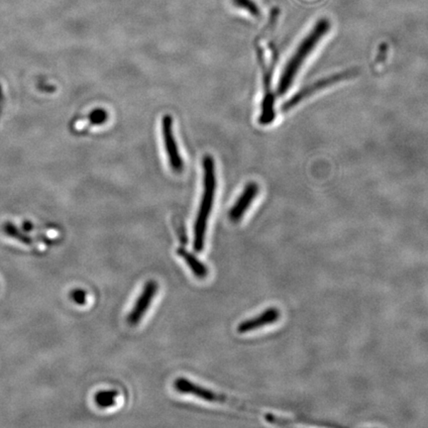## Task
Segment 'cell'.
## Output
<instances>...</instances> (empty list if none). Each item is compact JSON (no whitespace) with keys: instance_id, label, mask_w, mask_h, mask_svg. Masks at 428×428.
Here are the masks:
<instances>
[{"instance_id":"13","label":"cell","mask_w":428,"mask_h":428,"mask_svg":"<svg viewBox=\"0 0 428 428\" xmlns=\"http://www.w3.org/2000/svg\"><path fill=\"white\" fill-rule=\"evenodd\" d=\"M233 4L236 6L240 7V9L246 10L254 16H260V9H259L257 4L253 0H233Z\"/></svg>"},{"instance_id":"5","label":"cell","mask_w":428,"mask_h":428,"mask_svg":"<svg viewBox=\"0 0 428 428\" xmlns=\"http://www.w3.org/2000/svg\"><path fill=\"white\" fill-rule=\"evenodd\" d=\"M157 291H158V283L156 281H148L144 286L143 291L141 295L137 298L136 303L128 317H127V322L129 325L136 326L148 312L149 308L155 298Z\"/></svg>"},{"instance_id":"8","label":"cell","mask_w":428,"mask_h":428,"mask_svg":"<svg viewBox=\"0 0 428 428\" xmlns=\"http://www.w3.org/2000/svg\"><path fill=\"white\" fill-rule=\"evenodd\" d=\"M281 312L278 308H269L265 312L260 313L257 317L251 318V320L243 321L238 325L237 331L240 334L250 332V331L257 330L264 326L273 325L280 320Z\"/></svg>"},{"instance_id":"10","label":"cell","mask_w":428,"mask_h":428,"mask_svg":"<svg viewBox=\"0 0 428 428\" xmlns=\"http://www.w3.org/2000/svg\"><path fill=\"white\" fill-rule=\"evenodd\" d=\"M176 254L183 258L186 265L190 267L191 272L198 278H205L208 277V269L205 264L201 262L193 254L186 251L185 248L181 247L176 250Z\"/></svg>"},{"instance_id":"3","label":"cell","mask_w":428,"mask_h":428,"mask_svg":"<svg viewBox=\"0 0 428 428\" xmlns=\"http://www.w3.org/2000/svg\"><path fill=\"white\" fill-rule=\"evenodd\" d=\"M358 73H359V72H358L357 69H346V71L341 72V73L331 74L330 77L321 79L320 81L310 84V86H308L307 88L303 89L302 91L295 94L293 98L288 99L287 103L283 104V111H290V109L293 108V107L297 106L298 103L305 101V98L312 96L313 94L322 91V89L327 88V86H332V84L340 83V81H345V79L353 78V77L357 76Z\"/></svg>"},{"instance_id":"12","label":"cell","mask_w":428,"mask_h":428,"mask_svg":"<svg viewBox=\"0 0 428 428\" xmlns=\"http://www.w3.org/2000/svg\"><path fill=\"white\" fill-rule=\"evenodd\" d=\"M117 390H103L96 395V402L99 407H111L116 404Z\"/></svg>"},{"instance_id":"14","label":"cell","mask_w":428,"mask_h":428,"mask_svg":"<svg viewBox=\"0 0 428 428\" xmlns=\"http://www.w3.org/2000/svg\"><path fill=\"white\" fill-rule=\"evenodd\" d=\"M71 298L78 305H84L86 300V293L83 290H74L71 293Z\"/></svg>"},{"instance_id":"4","label":"cell","mask_w":428,"mask_h":428,"mask_svg":"<svg viewBox=\"0 0 428 428\" xmlns=\"http://www.w3.org/2000/svg\"><path fill=\"white\" fill-rule=\"evenodd\" d=\"M162 133H163L164 145L171 170L176 173H181L184 170V162L179 152L176 137L174 135L173 119L169 114L164 116L162 120Z\"/></svg>"},{"instance_id":"1","label":"cell","mask_w":428,"mask_h":428,"mask_svg":"<svg viewBox=\"0 0 428 428\" xmlns=\"http://www.w3.org/2000/svg\"><path fill=\"white\" fill-rule=\"evenodd\" d=\"M203 193L201 196L200 210L196 219L195 239H193V248L196 252H201L205 247L208 218L213 210L216 193L215 163L213 157L206 155L203 158Z\"/></svg>"},{"instance_id":"7","label":"cell","mask_w":428,"mask_h":428,"mask_svg":"<svg viewBox=\"0 0 428 428\" xmlns=\"http://www.w3.org/2000/svg\"><path fill=\"white\" fill-rule=\"evenodd\" d=\"M259 186L256 183L248 184L244 188L243 193L239 196L237 201L234 203L232 208L229 211V218L233 223H238L243 218L244 214L252 205L256 196H258Z\"/></svg>"},{"instance_id":"9","label":"cell","mask_w":428,"mask_h":428,"mask_svg":"<svg viewBox=\"0 0 428 428\" xmlns=\"http://www.w3.org/2000/svg\"><path fill=\"white\" fill-rule=\"evenodd\" d=\"M275 98L272 93V81H271L270 72H264V98L262 101V112H261L259 122L263 125L272 123L275 118Z\"/></svg>"},{"instance_id":"15","label":"cell","mask_w":428,"mask_h":428,"mask_svg":"<svg viewBox=\"0 0 428 428\" xmlns=\"http://www.w3.org/2000/svg\"><path fill=\"white\" fill-rule=\"evenodd\" d=\"M91 121L93 120H88V119H86V120L77 121L74 125V129H76L77 131L84 130V129L86 128V127L88 126Z\"/></svg>"},{"instance_id":"2","label":"cell","mask_w":428,"mask_h":428,"mask_svg":"<svg viewBox=\"0 0 428 428\" xmlns=\"http://www.w3.org/2000/svg\"><path fill=\"white\" fill-rule=\"evenodd\" d=\"M330 29V22L327 19H320L313 27L310 33L303 40L302 43L298 46L292 59L288 61L287 66L283 69L282 76H281L280 83L278 86V96H283L290 89L298 71H300V67L305 63L308 57L312 54L313 50L320 43V40L328 33Z\"/></svg>"},{"instance_id":"11","label":"cell","mask_w":428,"mask_h":428,"mask_svg":"<svg viewBox=\"0 0 428 428\" xmlns=\"http://www.w3.org/2000/svg\"><path fill=\"white\" fill-rule=\"evenodd\" d=\"M4 232L10 237L17 239L20 242L27 244L29 246L36 245L37 241L35 240L31 236L27 235L23 231L19 230L18 228L15 227L12 224L6 223L4 225Z\"/></svg>"},{"instance_id":"6","label":"cell","mask_w":428,"mask_h":428,"mask_svg":"<svg viewBox=\"0 0 428 428\" xmlns=\"http://www.w3.org/2000/svg\"><path fill=\"white\" fill-rule=\"evenodd\" d=\"M174 387H175L176 392L181 393V394L195 395V397L205 400V402H230V400L226 399L224 395H219L216 393L201 387V385L193 384L185 378H178L174 383Z\"/></svg>"}]
</instances>
